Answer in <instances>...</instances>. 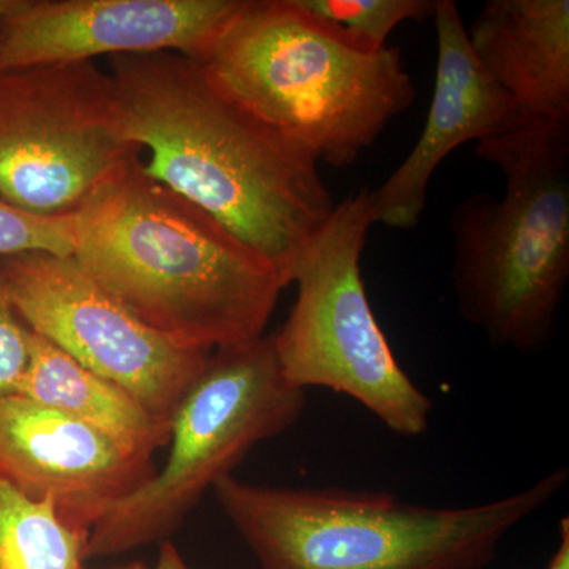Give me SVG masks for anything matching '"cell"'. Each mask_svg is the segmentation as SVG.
I'll list each match as a JSON object with an SVG mask.
<instances>
[{
	"mask_svg": "<svg viewBox=\"0 0 569 569\" xmlns=\"http://www.w3.org/2000/svg\"><path fill=\"white\" fill-rule=\"evenodd\" d=\"M74 213L41 217L0 198V257L22 252L73 253Z\"/></svg>",
	"mask_w": 569,
	"mask_h": 569,
	"instance_id": "obj_17",
	"label": "cell"
},
{
	"mask_svg": "<svg viewBox=\"0 0 569 569\" xmlns=\"http://www.w3.org/2000/svg\"><path fill=\"white\" fill-rule=\"evenodd\" d=\"M320 20L331 22L372 50L388 47V37L407 21L433 18L437 0H296Z\"/></svg>",
	"mask_w": 569,
	"mask_h": 569,
	"instance_id": "obj_16",
	"label": "cell"
},
{
	"mask_svg": "<svg viewBox=\"0 0 569 569\" xmlns=\"http://www.w3.org/2000/svg\"><path fill=\"white\" fill-rule=\"evenodd\" d=\"M156 470L69 415L24 396H0V478L32 500L52 501L84 530Z\"/></svg>",
	"mask_w": 569,
	"mask_h": 569,
	"instance_id": "obj_11",
	"label": "cell"
},
{
	"mask_svg": "<svg viewBox=\"0 0 569 569\" xmlns=\"http://www.w3.org/2000/svg\"><path fill=\"white\" fill-rule=\"evenodd\" d=\"M372 190L343 198L296 258L298 298L274 335L280 369L299 389L350 396L397 436H425L432 400L400 367L378 325L361 258L373 227Z\"/></svg>",
	"mask_w": 569,
	"mask_h": 569,
	"instance_id": "obj_7",
	"label": "cell"
},
{
	"mask_svg": "<svg viewBox=\"0 0 569 569\" xmlns=\"http://www.w3.org/2000/svg\"><path fill=\"white\" fill-rule=\"evenodd\" d=\"M140 157L114 126L110 74L93 61L0 71V198L67 217Z\"/></svg>",
	"mask_w": 569,
	"mask_h": 569,
	"instance_id": "obj_8",
	"label": "cell"
},
{
	"mask_svg": "<svg viewBox=\"0 0 569 569\" xmlns=\"http://www.w3.org/2000/svg\"><path fill=\"white\" fill-rule=\"evenodd\" d=\"M89 531L0 478V569H84Z\"/></svg>",
	"mask_w": 569,
	"mask_h": 569,
	"instance_id": "obj_15",
	"label": "cell"
},
{
	"mask_svg": "<svg viewBox=\"0 0 569 569\" xmlns=\"http://www.w3.org/2000/svg\"><path fill=\"white\" fill-rule=\"evenodd\" d=\"M306 391L288 383L274 336L212 351L170 425L162 468L93 520L86 557H116L168 541L217 481L257 445L301 418Z\"/></svg>",
	"mask_w": 569,
	"mask_h": 569,
	"instance_id": "obj_6",
	"label": "cell"
},
{
	"mask_svg": "<svg viewBox=\"0 0 569 569\" xmlns=\"http://www.w3.org/2000/svg\"><path fill=\"white\" fill-rule=\"evenodd\" d=\"M22 3H24V0H0V20L20 9Z\"/></svg>",
	"mask_w": 569,
	"mask_h": 569,
	"instance_id": "obj_21",
	"label": "cell"
},
{
	"mask_svg": "<svg viewBox=\"0 0 569 569\" xmlns=\"http://www.w3.org/2000/svg\"><path fill=\"white\" fill-rule=\"evenodd\" d=\"M152 569H190L186 563L181 552L176 548L173 542L168 539L160 545L159 559H157L156 567Z\"/></svg>",
	"mask_w": 569,
	"mask_h": 569,
	"instance_id": "obj_19",
	"label": "cell"
},
{
	"mask_svg": "<svg viewBox=\"0 0 569 569\" xmlns=\"http://www.w3.org/2000/svg\"><path fill=\"white\" fill-rule=\"evenodd\" d=\"M467 37L527 116L569 119V0H489Z\"/></svg>",
	"mask_w": 569,
	"mask_h": 569,
	"instance_id": "obj_13",
	"label": "cell"
},
{
	"mask_svg": "<svg viewBox=\"0 0 569 569\" xmlns=\"http://www.w3.org/2000/svg\"><path fill=\"white\" fill-rule=\"evenodd\" d=\"M29 362V329L0 276V396L17 395Z\"/></svg>",
	"mask_w": 569,
	"mask_h": 569,
	"instance_id": "obj_18",
	"label": "cell"
},
{
	"mask_svg": "<svg viewBox=\"0 0 569 569\" xmlns=\"http://www.w3.org/2000/svg\"><path fill=\"white\" fill-rule=\"evenodd\" d=\"M0 276L28 329L171 425L212 353L178 346L142 323L71 254H7Z\"/></svg>",
	"mask_w": 569,
	"mask_h": 569,
	"instance_id": "obj_9",
	"label": "cell"
},
{
	"mask_svg": "<svg viewBox=\"0 0 569 569\" xmlns=\"http://www.w3.org/2000/svg\"><path fill=\"white\" fill-rule=\"evenodd\" d=\"M568 479L560 467L530 488L467 508L422 507L387 492L258 486L233 475L212 492L261 569H481Z\"/></svg>",
	"mask_w": 569,
	"mask_h": 569,
	"instance_id": "obj_4",
	"label": "cell"
},
{
	"mask_svg": "<svg viewBox=\"0 0 569 569\" xmlns=\"http://www.w3.org/2000/svg\"><path fill=\"white\" fill-rule=\"evenodd\" d=\"M477 153L505 193L452 212L456 302L493 346L535 355L556 336L569 280V119L529 118Z\"/></svg>",
	"mask_w": 569,
	"mask_h": 569,
	"instance_id": "obj_5",
	"label": "cell"
},
{
	"mask_svg": "<svg viewBox=\"0 0 569 569\" xmlns=\"http://www.w3.org/2000/svg\"><path fill=\"white\" fill-rule=\"evenodd\" d=\"M17 395L78 419L130 458L152 462L170 443V421L156 417L121 387L78 365L29 329V362Z\"/></svg>",
	"mask_w": 569,
	"mask_h": 569,
	"instance_id": "obj_14",
	"label": "cell"
},
{
	"mask_svg": "<svg viewBox=\"0 0 569 569\" xmlns=\"http://www.w3.org/2000/svg\"><path fill=\"white\" fill-rule=\"evenodd\" d=\"M242 0H24L0 20V71L176 52L197 59Z\"/></svg>",
	"mask_w": 569,
	"mask_h": 569,
	"instance_id": "obj_10",
	"label": "cell"
},
{
	"mask_svg": "<svg viewBox=\"0 0 569 569\" xmlns=\"http://www.w3.org/2000/svg\"><path fill=\"white\" fill-rule=\"evenodd\" d=\"M112 569H151L148 567V565L144 563V561L134 560L130 561V563L121 565V567H116Z\"/></svg>",
	"mask_w": 569,
	"mask_h": 569,
	"instance_id": "obj_22",
	"label": "cell"
},
{
	"mask_svg": "<svg viewBox=\"0 0 569 569\" xmlns=\"http://www.w3.org/2000/svg\"><path fill=\"white\" fill-rule=\"evenodd\" d=\"M112 116L141 170L290 272L335 211L316 157L176 52L110 58Z\"/></svg>",
	"mask_w": 569,
	"mask_h": 569,
	"instance_id": "obj_1",
	"label": "cell"
},
{
	"mask_svg": "<svg viewBox=\"0 0 569 569\" xmlns=\"http://www.w3.org/2000/svg\"><path fill=\"white\" fill-rule=\"evenodd\" d=\"M560 542L546 569H569V519L560 520Z\"/></svg>",
	"mask_w": 569,
	"mask_h": 569,
	"instance_id": "obj_20",
	"label": "cell"
},
{
	"mask_svg": "<svg viewBox=\"0 0 569 569\" xmlns=\"http://www.w3.org/2000/svg\"><path fill=\"white\" fill-rule=\"evenodd\" d=\"M71 257L133 316L189 350L264 336L288 284L212 216L141 170L140 157L74 213Z\"/></svg>",
	"mask_w": 569,
	"mask_h": 569,
	"instance_id": "obj_2",
	"label": "cell"
},
{
	"mask_svg": "<svg viewBox=\"0 0 569 569\" xmlns=\"http://www.w3.org/2000/svg\"><path fill=\"white\" fill-rule=\"evenodd\" d=\"M193 61L331 167L355 163L417 97L400 50H372L296 0H242Z\"/></svg>",
	"mask_w": 569,
	"mask_h": 569,
	"instance_id": "obj_3",
	"label": "cell"
},
{
	"mask_svg": "<svg viewBox=\"0 0 569 569\" xmlns=\"http://www.w3.org/2000/svg\"><path fill=\"white\" fill-rule=\"evenodd\" d=\"M437 73L432 102L417 144L387 181L372 190L373 222L395 230L417 227L430 179L441 162L470 141L515 129L530 118L486 73L468 43L455 0H437Z\"/></svg>",
	"mask_w": 569,
	"mask_h": 569,
	"instance_id": "obj_12",
	"label": "cell"
}]
</instances>
